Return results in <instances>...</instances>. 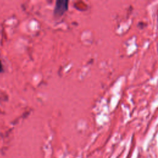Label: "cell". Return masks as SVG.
<instances>
[{"mask_svg": "<svg viewBox=\"0 0 158 158\" xmlns=\"http://www.w3.org/2000/svg\"><path fill=\"white\" fill-rule=\"evenodd\" d=\"M68 1H56V8H55V14L61 16L64 13H65L68 9Z\"/></svg>", "mask_w": 158, "mask_h": 158, "instance_id": "cell-1", "label": "cell"}]
</instances>
